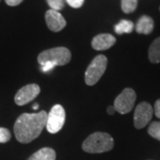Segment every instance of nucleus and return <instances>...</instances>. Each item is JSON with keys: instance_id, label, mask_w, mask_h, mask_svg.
<instances>
[{"instance_id": "nucleus-1", "label": "nucleus", "mask_w": 160, "mask_h": 160, "mask_svg": "<svg viewBox=\"0 0 160 160\" xmlns=\"http://www.w3.org/2000/svg\"><path fill=\"white\" fill-rule=\"evenodd\" d=\"M47 114L45 110L38 113H23L16 120L13 132L19 142L29 143L38 137L46 126Z\"/></svg>"}, {"instance_id": "nucleus-2", "label": "nucleus", "mask_w": 160, "mask_h": 160, "mask_svg": "<svg viewBox=\"0 0 160 160\" xmlns=\"http://www.w3.org/2000/svg\"><path fill=\"white\" fill-rule=\"evenodd\" d=\"M114 140L107 132H96L89 135L82 144V149L87 153H103L113 149Z\"/></svg>"}, {"instance_id": "nucleus-3", "label": "nucleus", "mask_w": 160, "mask_h": 160, "mask_svg": "<svg viewBox=\"0 0 160 160\" xmlns=\"http://www.w3.org/2000/svg\"><path fill=\"white\" fill-rule=\"evenodd\" d=\"M71 53L66 47H54L40 52L38 62L39 64L52 62L56 66H64L70 62Z\"/></svg>"}, {"instance_id": "nucleus-4", "label": "nucleus", "mask_w": 160, "mask_h": 160, "mask_svg": "<svg viewBox=\"0 0 160 160\" xmlns=\"http://www.w3.org/2000/svg\"><path fill=\"white\" fill-rule=\"evenodd\" d=\"M107 64L108 60L102 54L98 55L92 61L85 74V80L87 86H93L101 79L106 70Z\"/></svg>"}, {"instance_id": "nucleus-5", "label": "nucleus", "mask_w": 160, "mask_h": 160, "mask_svg": "<svg viewBox=\"0 0 160 160\" xmlns=\"http://www.w3.org/2000/svg\"><path fill=\"white\" fill-rule=\"evenodd\" d=\"M66 113L63 107L60 104H56L52 108L51 111L47 114L46 129L50 133H56L62 128L65 123Z\"/></svg>"}, {"instance_id": "nucleus-6", "label": "nucleus", "mask_w": 160, "mask_h": 160, "mask_svg": "<svg viewBox=\"0 0 160 160\" xmlns=\"http://www.w3.org/2000/svg\"><path fill=\"white\" fill-rule=\"evenodd\" d=\"M136 101V93L132 88H126L115 99L114 108L120 114H126L131 111Z\"/></svg>"}, {"instance_id": "nucleus-7", "label": "nucleus", "mask_w": 160, "mask_h": 160, "mask_svg": "<svg viewBox=\"0 0 160 160\" xmlns=\"http://www.w3.org/2000/svg\"><path fill=\"white\" fill-rule=\"evenodd\" d=\"M153 108L149 103L146 102H141L134 110L133 124L135 128L142 129L150 122L153 116Z\"/></svg>"}, {"instance_id": "nucleus-8", "label": "nucleus", "mask_w": 160, "mask_h": 160, "mask_svg": "<svg viewBox=\"0 0 160 160\" xmlns=\"http://www.w3.org/2000/svg\"><path fill=\"white\" fill-rule=\"evenodd\" d=\"M40 92V87L37 84H29L22 87L15 94L14 102L18 106H23L30 102L38 96Z\"/></svg>"}, {"instance_id": "nucleus-9", "label": "nucleus", "mask_w": 160, "mask_h": 160, "mask_svg": "<svg viewBox=\"0 0 160 160\" xmlns=\"http://www.w3.org/2000/svg\"><path fill=\"white\" fill-rule=\"evenodd\" d=\"M45 18H46V22L48 29L52 32H59L62 30L66 26L65 19L57 11L49 9L48 11H46Z\"/></svg>"}, {"instance_id": "nucleus-10", "label": "nucleus", "mask_w": 160, "mask_h": 160, "mask_svg": "<svg viewBox=\"0 0 160 160\" xmlns=\"http://www.w3.org/2000/svg\"><path fill=\"white\" fill-rule=\"evenodd\" d=\"M116 38L110 34H100L95 36L92 40V46L96 51H103L114 46Z\"/></svg>"}, {"instance_id": "nucleus-11", "label": "nucleus", "mask_w": 160, "mask_h": 160, "mask_svg": "<svg viewBox=\"0 0 160 160\" xmlns=\"http://www.w3.org/2000/svg\"><path fill=\"white\" fill-rule=\"evenodd\" d=\"M154 29V21L148 15H142L138 20L137 24L135 26V30L139 34L149 35Z\"/></svg>"}, {"instance_id": "nucleus-12", "label": "nucleus", "mask_w": 160, "mask_h": 160, "mask_svg": "<svg viewBox=\"0 0 160 160\" xmlns=\"http://www.w3.org/2000/svg\"><path fill=\"white\" fill-rule=\"evenodd\" d=\"M56 153L51 148H43L31 155L28 160H55Z\"/></svg>"}, {"instance_id": "nucleus-13", "label": "nucleus", "mask_w": 160, "mask_h": 160, "mask_svg": "<svg viewBox=\"0 0 160 160\" xmlns=\"http://www.w3.org/2000/svg\"><path fill=\"white\" fill-rule=\"evenodd\" d=\"M149 59L150 62H160V38L155 39L149 46Z\"/></svg>"}, {"instance_id": "nucleus-14", "label": "nucleus", "mask_w": 160, "mask_h": 160, "mask_svg": "<svg viewBox=\"0 0 160 160\" xmlns=\"http://www.w3.org/2000/svg\"><path fill=\"white\" fill-rule=\"evenodd\" d=\"M133 23L128 20H122L115 25V32L118 35L129 34L133 30Z\"/></svg>"}, {"instance_id": "nucleus-15", "label": "nucleus", "mask_w": 160, "mask_h": 160, "mask_svg": "<svg viewBox=\"0 0 160 160\" xmlns=\"http://www.w3.org/2000/svg\"><path fill=\"white\" fill-rule=\"evenodd\" d=\"M138 0H121V8L125 13H131L135 11Z\"/></svg>"}, {"instance_id": "nucleus-16", "label": "nucleus", "mask_w": 160, "mask_h": 160, "mask_svg": "<svg viewBox=\"0 0 160 160\" xmlns=\"http://www.w3.org/2000/svg\"><path fill=\"white\" fill-rule=\"evenodd\" d=\"M148 132L151 137L160 141V121H155L150 124Z\"/></svg>"}, {"instance_id": "nucleus-17", "label": "nucleus", "mask_w": 160, "mask_h": 160, "mask_svg": "<svg viewBox=\"0 0 160 160\" xmlns=\"http://www.w3.org/2000/svg\"><path fill=\"white\" fill-rule=\"evenodd\" d=\"M46 1L52 10L59 12L64 8V0H46Z\"/></svg>"}, {"instance_id": "nucleus-18", "label": "nucleus", "mask_w": 160, "mask_h": 160, "mask_svg": "<svg viewBox=\"0 0 160 160\" xmlns=\"http://www.w3.org/2000/svg\"><path fill=\"white\" fill-rule=\"evenodd\" d=\"M10 140H11L10 131L7 128L0 127V143H6Z\"/></svg>"}, {"instance_id": "nucleus-19", "label": "nucleus", "mask_w": 160, "mask_h": 160, "mask_svg": "<svg viewBox=\"0 0 160 160\" xmlns=\"http://www.w3.org/2000/svg\"><path fill=\"white\" fill-rule=\"evenodd\" d=\"M54 67H55V65L52 62H45L40 64V69H41V71L44 72V73L50 72L51 70H52V69H54Z\"/></svg>"}, {"instance_id": "nucleus-20", "label": "nucleus", "mask_w": 160, "mask_h": 160, "mask_svg": "<svg viewBox=\"0 0 160 160\" xmlns=\"http://www.w3.org/2000/svg\"><path fill=\"white\" fill-rule=\"evenodd\" d=\"M68 5L72 8H80L84 5L85 0H66Z\"/></svg>"}, {"instance_id": "nucleus-21", "label": "nucleus", "mask_w": 160, "mask_h": 160, "mask_svg": "<svg viewBox=\"0 0 160 160\" xmlns=\"http://www.w3.org/2000/svg\"><path fill=\"white\" fill-rule=\"evenodd\" d=\"M154 112L155 115H156V117L160 119V99L159 100H158V101L156 102V103H155Z\"/></svg>"}, {"instance_id": "nucleus-22", "label": "nucleus", "mask_w": 160, "mask_h": 160, "mask_svg": "<svg viewBox=\"0 0 160 160\" xmlns=\"http://www.w3.org/2000/svg\"><path fill=\"white\" fill-rule=\"evenodd\" d=\"M5 1L9 6H16L20 5L23 0H5Z\"/></svg>"}, {"instance_id": "nucleus-23", "label": "nucleus", "mask_w": 160, "mask_h": 160, "mask_svg": "<svg viewBox=\"0 0 160 160\" xmlns=\"http://www.w3.org/2000/svg\"><path fill=\"white\" fill-rule=\"evenodd\" d=\"M107 112L109 115H114V113L116 112V109H115L114 106H109L108 109H107Z\"/></svg>"}, {"instance_id": "nucleus-24", "label": "nucleus", "mask_w": 160, "mask_h": 160, "mask_svg": "<svg viewBox=\"0 0 160 160\" xmlns=\"http://www.w3.org/2000/svg\"><path fill=\"white\" fill-rule=\"evenodd\" d=\"M38 107H39V104H38V103H35L34 105H33V109L36 110V109H38Z\"/></svg>"}, {"instance_id": "nucleus-25", "label": "nucleus", "mask_w": 160, "mask_h": 160, "mask_svg": "<svg viewBox=\"0 0 160 160\" xmlns=\"http://www.w3.org/2000/svg\"><path fill=\"white\" fill-rule=\"evenodd\" d=\"M159 11H160V7H159Z\"/></svg>"}, {"instance_id": "nucleus-26", "label": "nucleus", "mask_w": 160, "mask_h": 160, "mask_svg": "<svg viewBox=\"0 0 160 160\" xmlns=\"http://www.w3.org/2000/svg\"><path fill=\"white\" fill-rule=\"evenodd\" d=\"M0 2H1V0H0Z\"/></svg>"}]
</instances>
